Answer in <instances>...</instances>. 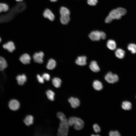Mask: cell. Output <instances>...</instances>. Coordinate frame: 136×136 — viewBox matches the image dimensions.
Returning <instances> with one entry per match:
<instances>
[{
    "label": "cell",
    "instance_id": "1",
    "mask_svg": "<svg viewBox=\"0 0 136 136\" xmlns=\"http://www.w3.org/2000/svg\"><path fill=\"white\" fill-rule=\"evenodd\" d=\"M57 116L60 120L57 135L59 136H67L68 134L70 126L68 120H67L64 115L61 112H58Z\"/></svg>",
    "mask_w": 136,
    "mask_h": 136
},
{
    "label": "cell",
    "instance_id": "2",
    "mask_svg": "<svg viewBox=\"0 0 136 136\" xmlns=\"http://www.w3.org/2000/svg\"><path fill=\"white\" fill-rule=\"evenodd\" d=\"M60 15V21L63 25L67 24L70 20V12L67 8L64 7H61L59 10Z\"/></svg>",
    "mask_w": 136,
    "mask_h": 136
},
{
    "label": "cell",
    "instance_id": "3",
    "mask_svg": "<svg viewBox=\"0 0 136 136\" xmlns=\"http://www.w3.org/2000/svg\"><path fill=\"white\" fill-rule=\"evenodd\" d=\"M68 121L69 126H73L74 129L77 130L82 129L84 126V122L79 118L75 117H70Z\"/></svg>",
    "mask_w": 136,
    "mask_h": 136
},
{
    "label": "cell",
    "instance_id": "4",
    "mask_svg": "<svg viewBox=\"0 0 136 136\" xmlns=\"http://www.w3.org/2000/svg\"><path fill=\"white\" fill-rule=\"evenodd\" d=\"M105 79L108 83L113 84L118 81L119 77L117 75L113 74L111 72H109L105 76Z\"/></svg>",
    "mask_w": 136,
    "mask_h": 136
},
{
    "label": "cell",
    "instance_id": "5",
    "mask_svg": "<svg viewBox=\"0 0 136 136\" xmlns=\"http://www.w3.org/2000/svg\"><path fill=\"white\" fill-rule=\"evenodd\" d=\"M43 15V17L51 21H53L55 19V15L50 9L46 8L44 11Z\"/></svg>",
    "mask_w": 136,
    "mask_h": 136
},
{
    "label": "cell",
    "instance_id": "6",
    "mask_svg": "<svg viewBox=\"0 0 136 136\" xmlns=\"http://www.w3.org/2000/svg\"><path fill=\"white\" fill-rule=\"evenodd\" d=\"M101 31L98 30L93 31L89 34V37L92 41H98L101 39Z\"/></svg>",
    "mask_w": 136,
    "mask_h": 136
},
{
    "label": "cell",
    "instance_id": "7",
    "mask_svg": "<svg viewBox=\"0 0 136 136\" xmlns=\"http://www.w3.org/2000/svg\"><path fill=\"white\" fill-rule=\"evenodd\" d=\"M2 46L4 49L10 53L13 52L15 49V46L14 43L11 41L4 44Z\"/></svg>",
    "mask_w": 136,
    "mask_h": 136
},
{
    "label": "cell",
    "instance_id": "8",
    "mask_svg": "<svg viewBox=\"0 0 136 136\" xmlns=\"http://www.w3.org/2000/svg\"><path fill=\"white\" fill-rule=\"evenodd\" d=\"M44 55V53L42 51L35 53L33 57L34 61L39 63H42L43 62V59Z\"/></svg>",
    "mask_w": 136,
    "mask_h": 136
},
{
    "label": "cell",
    "instance_id": "9",
    "mask_svg": "<svg viewBox=\"0 0 136 136\" xmlns=\"http://www.w3.org/2000/svg\"><path fill=\"white\" fill-rule=\"evenodd\" d=\"M8 106L11 110L15 111L19 109L20 105L19 103L18 100L16 99H13L9 101Z\"/></svg>",
    "mask_w": 136,
    "mask_h": 136
},
{
    "label": "cell",
    "instance_id": "10",
    "mask_svg": "<svg viewBox=\"0 0 136 136\" xmlns=\"http://www.w3.org/2000/svg\"><path fill=\"white\" fill-rule=\"evenodd\" d=\"M69 102L70 104L72 107L76 108L80 105V102L79 99L77 98L73 97H70L68 99Z\"/></svg>",
    "mask_w": 136,
    "mask_h": 136
},
{
    "label": "cell",
    "instance_id": "11",
    "mask_svg": "<svg viewBox=\"0 0 136 136\" xmlns=\"http://www.w3.org/2000/svg\"><path fill=\"white\" fill-rule=\"evenodd\" d=\"M19 60L22 63L26 64L30 63L31 60V57L28 54L25 53L22 55L20 57Z\"/></svg>",
    "mask_w": 136,
    "mask_h": 136
},
{
    "label": "cell",
    "instance_id": "12",
    "mask_svg": "<svg viewBox=\"0 0 136 136\" xmlns=\"http://www.w3.org/2000/svg\"><path fill=\"white\" fill-rule=\"evenodd\" d=\"M87 57L85 56L78 57L75 61V63L77 64L80 66H84L87 64Z\"/></svg>",
    "mask_w": 136,
    "mask_h": 136
},
{
    "label": "cell",
    "instance_id": "13",
    "mask_svg": "<svg viewBox=\"0 0 136 136\" xmlns=\"http://www.w3.org/2000/svg\"><path fill=\"white\" fill-rule=\"evenodd\" d=\"M109 15L113 20L119 19H120L122 16L116 9L111 11L110 12Z\"/></svg>",
    "mask_w": 136,
    "mask_h": 136
},
{
    "label": "cell",
    "instance_id": "14",
    "mask_svg": "<svg viewBox=\"0 0 136 136\" xmlns=\"http://www.w3.org/2000/svg\"><path fill=\"white\" fill-rule=\"evenodd\" d=\"M89 67L91 71L94 72H97L100 70L99 67L95 61H92L90 62Z\"/></svg>",
    "mask_w": 136,
    "mask_h": 136
},
{
    "label": "cell",
    "instance_id": "15",
    "mask_svg": "<svg viewBox=\"0 0 136 136\" xmlns=\"http://www.w3.org/2000/svg\"><path fill=\"white\" fill-rule=\"evenodd\" d=\"M8 66V63L6 59L3 57L0 56V71H4Z\"/></svg>",
    "mask_w": 136,
    "mask_h": 136
},
{
    "label": "cell",
    "instance_id": "16",
    "mask_svg": "<svg viewBox=\"0 0 136 136\" xmlns=\"http://www.w3.org/2000/svg\"><path fill=\"white\" fill-rule=\"evenodd\" d=\"M16 80L18 84L20 85H23L27 80L26 76L24 74L19 75L17 76Z\"/></svg>",
    "mask_w": 136,
    "mask_h": 136
},
{
    "label": "cell",
    "instance_id": "17",
    "mask_svg": "<svg viewBox=\"0 0 136 136\" xmlns=\"http://www.w3.org/2000/svg\"><path fill=\"white\" fill-rule=\"evenodd\" d=\"M92 85L94 89L97 91L101 90L103 87L102 83L97 80H95L93 81Z\"/></svg>",
    "mask_w": 136,
    "mask_h": 136
},
{
    "label": "cell",
    "instance_id": "18",
    "mask_svg": "<svg viewBox=\"0 0 136 136\" xmlns=\"http://www.w3.org/2000/svg\"><path fill=\"white\" fill-rule=\"evenodd\" d=\"M125 54V51L120 48L117 49L115 52V54L116 56L120 59H122L124 57Z\"/></svg>",
    "mask_w": 136,
    "mask_h": 136
},
{
    "label": "cell",
    "instance_id": "19",
    "mask_svg": "<svg viewBox=\"0 0 136 136\" xmlns=\"http://www.w3.org/2000/svg\"><path fill=\"white\" fill-rule=\"evenodd\" d=\"M107 46L110 50H114L116 48V45L115 42L114 40H110L107 42Z\"/></svg>",
    "mask_w": 136,
    "mask_h": 136
},
{
    "label": "cell",
    "instance_id": "20",
    "mask_svg": "<svg viewBox=\"0 0 136 136\" xmlns=\"http://www.w3.org/2000/svg\"><path fill=\"white\" fill-rule=\"evenodd\" d=\"M56 65V62L53 59H50L47 63L46 67L49 70H52L54 69Z\"/></svg>",
    "mask_w": 136,
    "mask_h": 136
},
{
    "label": "cell",
    "instance_id": "21",
    "mask_svg": "<svg viewBox=\"0 0 136 136\" xmlns=\"http://www.w3.org/2000/svg\"><path fill=\"white\" fill-rule=\"evenodd\" d=\"M33 118L30 115L27 116L23 120L25 124L27 126H29L32 124L33 123Z\"/></svg>",
    "mask_w": 136,
    "mask_h": 136
},
{
    "label": "cell",
    "instance_id": "22",
    "mask_svg": "<svg viewBox=\"0 0 136 136\" xmlns=\"http://www.w3.org/2000/svg\"><path fill=\"white\" fill-rule=\"evenodd\" d=\"M121 107L124 110H129L131 109L132 105L130 102L128 101H125L122 102Z\"/></svg>",
    "mask_w": 136,
    "mask_h": 136
},
{
    "label": "cell",
    "instance_id": "23",
    "mask_svg": "<svg viewBox=\"0 0 136 136\" xmlns=\"http://www.w3.org/2000/svg\"><path fill=\"white\" fill-rule=\"evenodd\" d=\"M9 9V7L7 4L4 3H0V13L3 12H6Z\"/></svg>",
    "mask_w": 136,
    "mask_h": 136
},
{
    "label": "cell",
    "instance_id": "24",
    "mask_svg": "<svg viewBox=\"0 0 136 136\" xmlns=\"http://www.w3.org/2000/svg\"><path fill=\"white\" fill-rule=\"evenodd\" d=\"M53 84L56 88L60 87L61 83V81L59 78L55 77L53 78L52 80Z\"/></svg>",
    "mask_w": 136,
    "mask_h": 136
},
{
    "label": "cell",
    "instance_id": "25",
    "mask_svg": "<svg viewBox=\"0 0 136 136\" xmlns=\"http://www.w3.org/2000/svg\"><path fill=\"white\" fill-rule=\"evenodd\" d=\"M46 93L48 99L52 101L54 100L55 93L51 90H48L46 92Z\"/></svg>",
    "mask_w": 136,
    "mask_h": 136
},
{
    "label": "cell",
    "instance_id": "26",
    "mask_svg": "<svg viewBox=\"0 0 136 136\" xmlns=\"http://www.w3.org/2000/svg\"><path fill=\"white\" fill-rule=\"evenodd\" d=\"M128 50L132 54L136 53V45L134 43L129 44L127 47Z\"/></svg>",
    "mask_w": 136,
    "mask_h": 136
},
{
    "label": "cell",
    "instance_id": "27",
    "mask_svg": "<svg viewBox=\"0 0 136 136\" xmlns=\"http://www.w3.org/2000/svg\"><path fill=\"white\" fill-rule=\"evenodd\" d=\"M121 16L125 15L126 13V10L123 8L119 7L116 9Z\"/></svg>",
    "mask_w": 136,
    "mask_h": 136
},
{
    "label": "cell",
    "instance_id": "28",
    "mask_svg": "<svg viewBox=\"0 0 136 136\" xmlns=\"http://www.w3.org/2000/svg\"><path fill=\"white\" fill-rule=\"evenodd\" d=\"M110 136H120L121 135L119 132L117 131H110L109 133Z\"/></svg>",
    "mask_w": 136,
    "mask_h": 136
},
{
    "label": "cell",
    "instance_id": "29",
    "mask_svg": "<svg viewBox=\"0 0 136 136\" xmlns=\"http://www.w3.org/2000/svg\"><path fill=\"white\" fill-rule=\"evenodd\" d=\"M93 127L94 130L96 133H97L100 132L101 130L100 128L97 124H94Z\"/></svg>",
    "mask_w": 136,
    "mask_h": 136
},
{
    "label": "cell",
    "instance_id": "30",
    "mask_svg": "<svg viewBox=\"0 0 136 136\" xmlns=\"http://www.w3.org/2000/svg\"><path fill=\"white\" fill-rule=\"evenodd\" d=\"M88 4L91 6H94L97 3V0H87Z\"/></svg>",
    "mask_w": 136,
    "mask_h": 136
},
{
    "label": "cell",
    "instance_id": "31",
    "mask_svg": "<svg viewBox=\"0 0 136 136\" xmlns=\"http://www.w3.org/2000/svg\"><path fill=\"white\" fill-rule=\"evenodd\" d=\"M42 77L44 80L47 81H49L50 79V76L49 74L45 73H44L42 75Z\"/></svg>",
    "mask_w": 136,
    "mask_h": 136
},
{
    "label": "cell",
    "instance_id": "32",
    "mask_svg": "<svg viewBox=\"0 0 136 136\" xmlns=\"http://www.w3.org/2000/svg\"><path fill=\"white\" fill-rule=\"evenodd\" d=\"M37 77L39 82L41 83H43L44 82V79L43 77L41 76L40 75H38Z\"/></svg>",
    "mask_w": 136,
    "mask_h": 136
},
{
    "label": "cell",
    "instance_id": "33",
    "mask_svg": "<svg viewBox=\"0 0 136 136\" xmlns=\"http://www.w3.org/2000/svg\"><path fill=\"white\" fill-rule=\"evenodd\" d=\"M113 19H112L108 15L105 20V22L106 23H109L111 22Z\"/></svg>",
    "mask_w": 136,
    "mask_h": 136
},
{
    "label": "cell",
    "instance_id": "34",
    "mask_svg": "<svg viewBox=\"0 0 136 136\" xmlns=\"http://www.w3.org/2000/svg\"><path fill=\"white\" fill-rule=\"evenodd\" d=\"M58 0H49L51 2L55 3L57 2Z\"/></svg>",
    "mask_w": 136,
    "mask_h": 136
},
{
    "label": "cell",
    "instance_id": "35",
    "mask_svg": "<svg viewBox=\"0 0 136 136\" xmlns=\"http://www.w3.org/2000/svg\"><path fill=\"white\" fill-rule=\"evenodd\" d=\"M24 0H15V1L18 2H23Z\"/></svg>",
    "mask_w": 136,
    "mask_h": 136
},
{
    "label": "cell",
    "instance_id": "36",
    "mask_svg": "<svg viewBox=\"0 0 136 136\" xmlns=\"http://www.w3.org/2000/svg\"><path fill=\"white\" fill-rule=\"evenodd\" d=\"M100 135H99V134H95V135H94V134H92L91 135V136H99Z\"/></svg>",
    "mask_w": 136,
    "mask_h": 136
},
{
    "label": "cell",
    "instance_id": "37",
    "mask_svg": "<svg viewBox=\"0 0 136 136\" xmlns=\"http://www.w3.org/2000/svg\"><path fill=\"white\" fill-rule=\"evenodd\" d=\"M2 41V39L1 37H0V43Z\"/></svg>",
    "mask_w": 136,
    "mask_h": 136
}]
</instances>
